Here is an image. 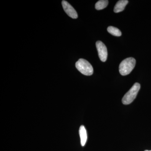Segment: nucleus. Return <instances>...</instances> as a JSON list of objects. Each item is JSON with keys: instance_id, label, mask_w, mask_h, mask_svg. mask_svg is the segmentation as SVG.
Instances as JSON below:
<instances>
[{"instance_id": "nucleus-4", "label": "nucleus", "mask_w": 151, "mask_h": 151, "mask_svg": "<svg viewBox=\"0 0 151 151\" xmlns=\"http://www.w3.org/2000/svg\"><path fill=\"white\" fill-rule=\"evenodd\" d=\"M96 45L100 60L103 62H105L107 60L108 57L107 47L105 45L100 41H98L96 42Z\"/></svg>"}, {"instance_id": "nucleus-6", "label": "nucleus", "mask_w": 151, "mask_h": 151, "mask_svg": "<svg viewBox=\"0 0 151 151\" xmlns=\"http://www.w3.org/2000/svg\"><path fill=\"white\" fill-rule=\"evenodd\" d=\"M129 3V1L127 0H120L116 3V5L114 7V12L119 13L124 10L125 7Z\"/></svg>"}, {"instance_id": "nucleus-8", "label": "nucleus", "mask_w": 151, "mask_h": 151, "mask_svg": "<svg viewBox=\"0 0 151 151\" xmlns=\"http://www.w3.org/2000/svg\"><path fill=\"white\" fill-rule=\"evenodd\" d=\"M108 0H100L95 4V9L97 10H100L105 9L108 5Z\"/></svg>"}, {"instance_id": "nucleus-2", "label": "nucleus", "mask_w": 151, "mask_h": 151, "mask_svg": "<svg viewBox=\"0 0 151 151\" xmlns=\"http://www.w3.org/2000/svg\"><path fill=\"white\" fill-rule=\"evenodd\" d=\"M140 87V84L135 83L122 98V103L124 105H129L132 103L137 97Z\"/></svg>"}, {"instance_id": "nucleus-5", "label": "nucleus", "mask_w": 151, "mask_h": 151, "mask_svg": "<svg viewBox=\"0 0 151 151\" xmlns=\"http://www.w3.org/2000/svg\"><path fill=\"white\" fill-rule=\"evenodd\" d=\"M62 5L63 9L68 16L73 19H77L78 14L73 6L65 1H63Z\"/></svg>"}, {"instance_id": "nucleus-10", "label": "nucleus", "mask_w": 151, "mask_h": 151, "mask_svg": "<svg viewBox=\"0 0 151 151\" xmlns=\"http://www.w3.org/2000/svg\"><path fill=\"white\" fill-rule=\"evenodd\" d=\"M145 151H148V150H145Z\"/></svg>"}, {"instance_id": "nucleus-7", "label": "nucleus", "mask_w": 151, "mask_h": 151, "mask_svg": "<svg viewBox=\"0 0 151 151\" xmlns=\"http://www.w3.org/2000/svg\"><path fill=\"white\" fill-rule=\"evenodd\" d=\"M79 135L81 139V144L82 146H84L87 141V136L86 129L84 126H81L79 128Z\"/></svg>"}, {"instance_id": "nucleus-3", "label": "nucleus", "mask_w": 151, "mask_h": 151, "mask_svg": "<svg viewBox=\"0 0 151 151\" xmlns=\"http://www.w3.org/2000/svg\"><path fill=\"white\" fill-rule=\"evenodd\" d=\"M77 70L86 76H91L93 73V68L92 65L86 60L80 58L76 63Z\"/></svg>"}, {"instance_id": "nucleus-9", "label": "nucleus", "mask_w": 151, "mask_h": 151, "mask_svg": "<svg viewBox=\"0 0 151 151\" xmlns=\"http://www.w3.org/2000/svg\"><path fill=\"white\" fill-rule=\"evenodd\" d=\"M107 30L109 33L115 36L119 37L122 35V34L121 31L119 29L114 27H108Z\"/></svg>"}, {"instance_id": "nucleus-1", "label": "nucleus", "mask_w": 151, "mask_h": 151, "mask_svg": "<svg viewBox=\"0 0 151 151\" xmlns=\"http://www.w3.org/2000/svg\"><path fill=\"white\" fill-rule=\"evenodd\" d=\"M136 60L130 57L124 59L119 65V70L122 76H126L129 74L132 71L136 65Z\"/></svg>"}]
</instances>
